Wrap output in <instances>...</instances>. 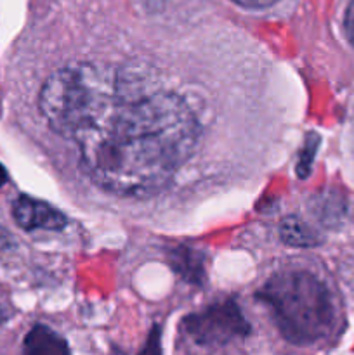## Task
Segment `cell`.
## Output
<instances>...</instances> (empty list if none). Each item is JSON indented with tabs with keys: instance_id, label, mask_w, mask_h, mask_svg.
<instances>
[{
	"instance_id": "1",
	"label": "cell",
	"mask_w": 354,
	"mask_h": 355,
	"mask_svg": "<svg viewBox=\"0 0 354 355\" xmlns=\"http://www.w3.org/2000/svg\"><path fill=\"white\" fill-rule=\"evenodd\" d=\"M38 107L51 130L76 146L90 182L117 196L162 191L191 158L201 134L179 94L128 68L99 62L52 73Z\"/></svg>"
},
{
	"instance_id": "2",
	"label": "cell",
	"mask_w": 354,
	"mask_h": 355,
	"mask_svg": "<svg viewBox=\"0 0 354 355\" xmlns=\"http://www.w3.org/2000/svg\"><path fill=\"white\" fill-rule=\"evenodd\" d=\"M269 309L278 331L292 345L321 342L335 326V304L330 290L311 272L273 276L257 293Z\"/></svg>"
},
{
	"instance_id": "3",
	"label": "cell",
	"mask_w": 354,
	"mask_h": 355,
	"mask_svg": "<svg viewBox=\"0 0 354 355\" xmlns=\"http://www.w3.org/2000/svg\"><path fill=\"white\" fill-rule=\"evenodd\" d=\"M183 331L196 345L217 347L248 336L250 324L236 302L226 300L187 315L183 321Z\"/></svg>"
},
{
	"instance_id": "4",
	"label": "cell",
	"mask_w": 354,
	"mask_h": 355,
	"mask_svg": "<svg viewBox=\"0 0 354 355\" xmlns=\"http://www.w3.org/2000/svg\"><path fill=\"white\" fill-rule=\"evenodd\" d=\"M12 215L24 231H61L66 225V217L58 208L30 196H19L14 201Z\"/></svg>"
},
{
	"instance_id": "5",
	"label": "cell",
	"mask_w": 354,
	"mask_h": 355,
	"mask_svg": "<svg viewBox=\"0 0 354 355\" xmlns=\"http://www.w3.org/2000/svg\"><path fill=\"white\" fill-rule=\"evenodd\" d=\"M23 355H71L68 342L49 326L35 324L23 340Z\"/></svg>"
},
{
	"instance_id": "6",
	"label": "cell",
	"mask_w": 354,
	"mask_h": 355,
	"mask_svg": "<svg viewBox=\"0 0 354 355\" xmlns=\"http://www.w3.org/2000/svg\"><path fill=\"white\" fill-rule=\"evenodd\" d=\"M280 239L285 245L295 246V248H311L319 243L314 231L297 217L283 218L280 224Z\"/></svg>"
},
{
	"instance_id": "7",
	"label": "cell",
	"mask_w": 354,
	"mask_h": 355,
	"mask_svg": "<svg viewBox=\"0 0 354 355\" xmlns=\"http://www.w3.org/2000/svg\"><path fill=\"white\" fill-rule=\"evenodd\" d=\"M318 142H319L318 134H311L307 137V141H305L304 149H302L301 159H298V165H297V173L301 179H305V177L309 175V170H311V163H312V158H314V155H316Z\"/></svg>"
},
{
	"instance_id": "8",
	"label": "cell",
	"mask_w": 354,
	"mask_h": 355,
	"mask_svg": "<svg viewBox=\"0 0 354 355\" xmlns=\"http://www.w3.org/2000/svg\"><path fill=\"white\" fill-rule=\"evenodd\" d=\"M139 355H163L162 343H160V326H153V329L149 331L144 347H142Z\"/></svg>"
},
{
	"instance_id": "9",
	"label": "cell",
	"mask_w": 354,
	"mask_h": 355,
	"mask_svg": "<svg viewBox=\"0 0 354 355\" xmlns=\"http://www.w3.org/2000/svg\"><path fill=\"white\" fill-rule=\"evenodd\" d=\"M233 2L242 7H246V9H266V7L276 3L278 0H233Z\"/></svg>"
},
{
	"instance_id": "10",
	"label": "cell",
	"mask_w": 354,
	"mask_h": 355,
	"mask_svg": "<svg viewBox=\"0 0 354 355\" xmlns=\"http://www.w3.org/2000/svg\"><path fill=\"white\" fill-rule=\"evenodd\" d=\"M346 30H347V35H349L351 44L354 45V0H353V2H351V6L347 7V12H346Z\"/></svg>"
},
{
	"instance_id": "11",
	"label": "cell",
	"mask_w": 354,
	"mask_h": 355,
	"mask_svg": "<svg viewBox=\"0 0 354 355\" xmlns=\"http://www.w3.org/2000/svg\"><path fill=\"white\" fill-rule=\"evenodd\" d=\"M7 180H9V175H7V170H6V166H3L2 163H0V187H2V186H6V184H7Z\"/></svg>"
}]
</instances>
